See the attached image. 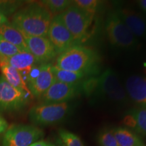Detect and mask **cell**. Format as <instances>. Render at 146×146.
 I'll return each mask as SVG.
<instances>
[{
  "label": "cell",
  "mask_w": 146,
  "mask_h": 146,
  "mask_svg": "<svg viewBox=\"0 0 146 146\" xmlns=\"http://www.w3.org/2000/svg\"><path fill=\"white\" fill-rule=\"evenodd\" d=\"M53 17L41 3L33 2L16 11L10 23L24 36H47Z\"/></svg>",
  "instance_id": "cell-1"
},
{
  "label": "cell",
  "mask_w": 146,
  "mask_h": 146,
  "mask_svg": "<svg viewBox=\"0 0 146 146\" xmlns=\"http://www.w3.org/2000/svg\"><path fill=\"white\" fill-rule=\"evenodd\" d=\"M100 64L97 52L83 45H75L58 55L55 66L62 70L94 76L99 74Z\"/></svg>",
  "instance_id": "cell-2"
},
{
  "label": "cell",
  "mask_w": 146,
  "mask_h": 146,
  "mask_svg": "<svg viewBox=\"0 0 146 146\" xmlns=\"http://www.w3.org/2000/svg\"><path fill=\"white\" fill-rule=\"evenodd\" d=\"M88 99L93 105L107 104L120 107L126 106L130 100L118 75L110 68L98 76L97 86Z\"/></svg>",
  "instance_id": "cell-3"
},
{
  "label": "cell",
  "mask_w": 146,
  "mask_h": 146,
  "mask_svg": "<svg viewBox=\"0 0 146 146\" xmlns=\"http://www.w3.org/2000/svg\"><path fill=\"white\" fill-rule=\"evenodd\" d=\"M76 104L72 102L57 104H39L33 106L29 112V118L35 125L47 126L64 120L74 110Z\"/></svg>",
  "instance_id": "cell-4"
},
{
  "label": "cell",
  "mask_w": 146,
  "mask_h": 146,
  "mask_svg": "<svg viewBox=\"0 0 146 146\" xmlns=\"http://www.w3.org/2000/svg\"><path fill=\"white\" fill-rule=\"evenodd\" d=\"M58 15L78 45H83L88 40L94 15L81 10L74 4Z\"/></svg>",
  "instance_id": "cell-5"
},
{
  "label": "cell",
  "mask_w": 146,
  "mask_h": 146,
  "mask_svg": "<svg viewBox=\"0 0 146 146\" xmlns=\"http://www.w3.org/2000/svg\"><path fill=\"white\" fill-rule=\"evenodd\" d=\"M105 31L110 43L117 48L132 50L139 46L137 37L126 26L116 10L108 14L105 21Z\"/></svg>",
  "instance_id": "cell-6"
},
{
  "label": "cell",
  "mask_w": 146,
  "mask_h": 146,
  "mask_svg": "<svg viewBox=\"0 0 146 146\" xmlns=\"http://www.w3.org/2000/svg\"><path fill=\"white\" fill-rule=\"evenodd\" d=\"M43 131L34 125H12L7 129L2 146H30L43 137Z\"/></svg>",
  "instance_id": "cell-7"
},
{
  "label": "cell",
  "mask_w": 146,
  "mask_h": 146,
  "mask_svg": "<svg viewBox=\"0 0 146 146\" xmlns=\"http://www.w3.org/2000/svg\"><path fill=\"white\" fill-rule=\"evenodd\" d=\"M29 95L11 85L2 75L0 76V112H12L23 108L28 103Z\"/></svg>",
  "instance_id": "cell-8"
},
{
  "label": "cell",
  "mask_w": 146,
  "mask_h": 146,
  "mask_svg": "<svg viewBox=\"0 0 146 146\" xmlns=\"http://www.w3.org/2000/svg\"><path fill=\"white\" fill-rule=\"evenodd\" d=\"M51 63L41 64L35 66L27 76V87L31 94L39 98L56 81Z\"/></svg>",
  "instance_id": "cell-9"
},
{
  "label": "cell",
  "mask_w": 146,
  "mask_h": 146,
  "mask_svg": "<svg viewBox=\"0 0 146 146\" xmlns=\"http://www.w3.org/2000/svg\"><path fill=\"white\" fill-rule=\"evenodd\" d=\"M82 94L81 83L68 84L55 81L39 98L42 104H57L71 102Z\"/></svg>",
  "instance_id": "cell-10"
},
{
  "label": "cell",
  "mask_w": 146,
  "mask_h": 146,
  "mask_svg": "<svg viewBox=\"0 0 146 146\" xmlns=\"http://www.w3.org/2000/svg\"><path fill=\"white\" fill-rule=\"evenodd\" d=\"M47 37L54 45L58 56L73 45H78L58 14L52 18Z\"/></svg>",
  "instance_id": "cell-11"
},
{
  "label": "cell",
  "mask_w": 146,
  "mask_h": 146,
  "mask_svg": "<svg viewBox=\"0 0 146 146\" xmlns=\"http://www.w3.org/2000/svg\"><path fill=\"white\" fill-rule=\"evenodd\" d=\"M29 52L38 64L50 63L58 56L54 45L47 36H24Z\"/></svg>",
  "instance_id": "cell-12"
},
{
  "label": "cell",
  "mask_w": 146,
  "mask_h": 146,
  "mask_svg": "<svg viewBox=\"0 0 146 146\" xmlns=\"http://www.w3.org/2000/svg\"><path fill=\"white\" fill-rule=\"evenodd\" d=\"M116 10L135 37L146 39V15L126 7H120Z\"/></svg>",
  "instance_id": "cell-13"
},
{
  "label": "cell",
  "mask_w": 146,
  "mask_h": 146,
  "mask_svg": "<svg viewBox=\"0 0 146 146\" xmlns=\"http://www.w3.org/2000/svg\"><path fill=\"white\" fill-rule=\"evenodd\" d=\"M125 89L129 99L137 107L146 108V78L131 75L125 83Z\"/></svg>",
  "instance_id": "cell-14"
},
{
  "label": "cell",
  "mask_w": 146,
  "mask_h": 146,
  "mask_svg": "<svg viewBox=\"0 0 146 146\" xmlns=\"http://www.w3.org/2000/svg\"><path fill=\"white\" fill-rule=\"evenodd\" d=\"M0 59L16 69L23 76H27L31 70L38 64L35 58L29 52H21L11 57H4L0 55Z\"/></svg>",
  "instance_id": "cell-15"
},
{
  "label": "cell",
  "mask_w": 146,
  "mask_h": 146,
  "mask_svg": "<svg viewBox=\"0 0 146 146\" xmlns=\"http://www.w3.org/2000/svg\"><path fill=\"white\" fill-rule=\"evenodd\" d=\"M0 36L22 52H29L23 35L10 23L0 26Z\"/></svg>",
  "instance_id": "cell-16"
},
{
  "label": "cell",
  "mask_w": 146,
  "mask_h": 146,
  "mask_svg": "<svg viewBox=\"0 0 146 146\" xmlns=\"http://www.w3.org/2000/svg\"><path fill=\"white\" fill-rule=\"evenodd\" d=\"M0 70H1L3 77L11 85L31 94L26 82L21 73L1 59H0Z\"/></svg>",
  "instance_id": "cell-17"
},
{
  "label": "cell",
  "mask_w": 146,
  "mask_h": 146,
  "mask_svg": "<svg viewBox=\"0 0 146 146\" xmlns=\"http://www.w3.org/2000/svg\"><path fill=\"white\" fill-rule=\"evenodd\" d=\"M113 132L118 146H145L141 137L125 127H117Z\"/></svg>",
  "instance_id": "cell-18"
},
{
  "label": "cell",
  "mask_w": 146,
  "mask_h": 146,
  "mask_svg": "<svg viewBox=\"0 0 146 146\" xmlns=\"http://www.w3.org/2000/svg\"><path fill=\"white\" fill-rule=\"evenodd\" d=\"M52 70L56 81L64 83L79 84L87 78L90 77L83 72L62 70L54 65L52 66Z\"/></svg>",
  "instance_id": "cell-19"
},
{
  "label": "cell",
  "mask_w": 146,
  "mask_h": 146,
  "mask_svg": "<svg viewBox=\"0 0 146 146\" xmlns=\"http://www.w3.org/2000/svg\"><path fill=\"white\" fill-rule=\"evenodd\" d=\"M127 113L131 114L134 120V128L133 131L137 134L146 137V108H133Z\"/></svg>",
  "instance_id": "cell-20"
},
{
  "label": "cell",
  "mask_w": 146,
  "mask_h": 146,
  "mask_svg": "<svg viewBox=\"0 0 146 146\" xmlns=\"http://www.w3.org/2000/svg\"><path fill=\"white\" fill-rule=\"evenodd\" d=\"M41 3L53 14H60L73 4L71 0H44Z\"/></svg>",
  "instance_id": "cell-21"
},
{
  "label": "cell",
  "mask_w": 146,
  "mask_h": 146,
  "mask_svg": "<svg viewBox=\"0 0 146 146\" xmlns=\"http://www.w3.org/2000/svg\"><path fill=\"white\" fill-rule=\"evenodd\" d=\"M58 134L63 146H85L81 138L74 133L64 129H60Z\"/></svg>",
  "instance_id": "cell-22"
},
{
  "label": "cell",
  "mask_w": 146,
  "mask_h": 146,
  "mask_svg": "<svg viewBox=\"0 0 146 146\" xmlns=\"http://www.w3.org/2000/svg\"><path fill=\"white\" fill-rule=\"evenodd\" d=\"M103 1L98 0H75L73 1V4L81 10L87 13L95 15L97 11L99 10Z\"/></svg>",
  "instance_id": "cell-23"
},
{
  "label": "cell",
  "mask_w": 146,
  "mask_h": 146,
  "mask_svg": "<svg viewBox=\"0 0 146 146\" xmlns=\"http://www.w3.org/2000/svg\"><path fill=\"white\" fill-rule=\"evenodd\" d=\"M98 142L100 146H118L113 129L110 128H105L100 131L98 136Z\"/></svg>",
  "instance_id": "cell-24"
},
{
  "label": "cell",
  "mask_w": 146,
  "mask_h": 146,
  "mask_svg": "<svg viewBox=\"0 0 146 146\" xmlns=\"http://www.w3.org/2000/svg\"><path fill=\"white\" fill-rule=\"evenodd\" d=\"M22 52L16 46L5 41L0 36V55L4 57H11Z\"/></svg>",
  "instance_id": "cell-25"
},
{
  "label": "cell",
  "mask_w": 146,
  "mask_h": 146,
  "mask_svg": "<svg viewBox=\"0 0 146 146\" xmlns=\"http://www.w3.org/2000/svg\"><path fill=\"white\" fill-rule=\"evenodd\" d=\"M21 4V1H0V9L8 17V14L15 13Z\"/></svg>",
  "instance_id": "cell-26"
},
{
  "label": "cell",
  "mask_w": 146,
  "mask_h": 146,
  "mask_svg": "<svg viewBox=\"0 0 146 146\" xmlns=\"http://www.w3.org/2000/svg\"><path fill=\"white\" fill-rule=\"evenodd\" d=\"M8 129V124L4 118L0 116V133H5Z\"/></svg>",
  "instance_id": "cell-27"
},
{
  "label": "cell",
  "mask_w": 146,
  "mask_h": 146,
  "mask_svg": "<svg viewBox=\"0 0 146 146\" xmlns=\"http://www.w3.org/2000/svg\"><path fill=\"white\" fill-rule=\"evenodd\" d=\"M8 23H9L8 17L5 16V14L2 12V10L0 9V26Z\"/></svg>",
  "instance_id": "cell-28"
},
{
  "label": "cell",
  "mask_w": 146,
  "mask_h": 146,
  "mask_svg": "<svg viewBox=\"0 0 146 146\" xmlns=\"http://www.w3.org/2000/svg\"><path fill=\"white\" fill-rule=\"evenodd\" d=\"M137 3L139 8L143 12V14L146 15V0H140L137 1Z\"/></svg>",
  "instance_id": "cell-29"
},
{
  "label": "cell",
  "mask_w": 146,
  "mask_h": 146,
  "mask_svg": "<svg viewBox=\"0 0 146 146\" xmlns=\"http://www.w3.org/2000/svg\"><path fill=\"white\" fill-rule=\"evenodd\" d=\"M50 145V143H47V142L43 141V140H41V141H38L35 142L34 143H33L32 145L30 146H49Z\"/></svg>",
  "instance_id": "cell-30"
},
{
  "label": "cell",
  "mask_w": 146,
  "mask_h": 146,
  "mask_svg": "<svg viewBox=\"0 0 146 146\" xmlns=\"http://www.w3.org/2000/svg\"><path fill=\"white\" fill-rule=\"evenodd\" d=\"M49 146H54V145H52V144H50V145H49Z\"/></svg>",
  "instance_id": "cell-31"
},
{
  "label": "cell",
  "mask_w": 146,
  "mask_h": 146,
  "mask_svg": "<svg viewBox=\"0 0 146 146\" xmlns=\"http://www.w3.org/2000/svg\"><path fill=\"white\" fill-rule=\"evenodd\" d=\"M145 146H146V145H145Z\"/></svg>",
  "instance_id": "cell-32"
}]
</instances>
